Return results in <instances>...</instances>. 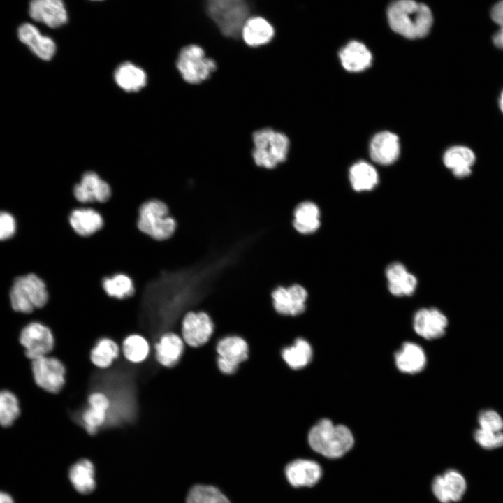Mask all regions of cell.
Returning a JSON list of instances; mask_svg holds the SVG:
<instances>
[{"mask_svg": "<svg viewBox=\"0 0 503 503\" xmlns=\"http://www.w3.org/2000/svg\"><path fill=\"white\" fill-rule=\"evenodd\" d=\"M386 18L395 33L408 39L425 37L433 24L430 8L416 0H393L386 9Z\"/></svg>", "mask_w": 503, "mask_h": 503, "instance_id": "cell-1", "label": "cell"}, {"mask_svg": "<svg viewBox=\"0 0 503 503\" xmlns=\"http://www.w3.org/2000/svg\"><path fill=\"white\" fill-rule=\"evenodd\" d=\"M310 448L328 458H338L346 454L353 446L354 438L345 425H335L330 419L321 418L307 432Z\"/></svg>", "mask_w": 503, "mask_h": 503, "instance_id": "cell-2", "label": "cell"}, {"mask_svg": "<svg viewBox=\"0 0 503 503\" xmlns=\"http://www.w3.org/2000/svg\"><path fill=\"white\" fill-rule=\"evenodd\" d=\"M9 298L13 310L29 314L47 305L50 295L45 280L35 273H29L14 280Z\"/></svg>", "mask_w": 503, "mask_h": 503, "instance_id": "cell-3", "label": "cell"}, {"mask_svg": "<svg viewBox=\"0 0 503 503\" xmlns=\"http://www.w3.org/2000/svg\"><path fill=\"white\" fill-rule=\"evenodd\" d=\"M252 138V156L258 166L272 169L286 160L290 142L284 133L265 128L255 131Z\"/></svg>", "mask_w": 503, "mask_h": 503, "instance_id": "cell-4", "label": "cell"}, {"mask_svg": "<svg viewBox=\"0 0 503 503\" xmlns=\"http://www.w3.org/2000/svg\"><path fill=\"white\" fill-rule=\"evenodd\" d=\"M209 16L226 36L237 38L249 18L246 0H206Z\"/></svg>", "mask_w": 503, "mask_h": 503, "instance_id": "cell-5", "label": "cell"}, {"mask_svg": "<svg viewBox=\"0 0 503 503\" xmlns=\"http://www.w3.org/2000/svg\"><path fill=\"white\" fill-rule=\"evenodd\" d=\"M137 226L141 232L152 238L163 240L173 235L177 224L164 202L151 199L140 205Z\"/></svg>", "mask_w": 503, "mask_h": 503, "instance_id": "cell-6", "label": "cell"}, {"mask_svg": "<svg viewBox=\"0 0 503 503\" xmlns=\"http://www.w3.org/2000/svg\"><path fill=\"white\" fill-rule=\"evenodd\" d=\"M176 67L184 81L198 84L210 77L217 64L212 59L206 57L201 47L191 44L180 50Z\"/></svg>", "mask_w": 503, "mask_h": 503, "instance_id": "cell-7", "label": "cell"}, {"mask_svg": "<svg viewBox=\"0 0 503 503\" xmlns=\"http://www.w3.org/2000/svg\"><path fill=\"white\" fill-rule=\"evenodd\" d=\"M216 364L224 375H233L249 356L247 341L238 335H227L219 338L215 345Z\"/></svg>", "mask_w": 503, "mask_h": 503, "instance_id": "cell-8", "label": "cell"}, {"mask_svg": "<svg viewBox=\"0 0 503 503\" xmlns=\"http://www.w3.org/2000/svg\"><path fill=\"white\" fill-rule=\"evenodd\" d=\"M214 332V322L204 311H189L180 322V334L188 347L198 348L205 345Z\"/></svg>", "mask_w": 503, "mask_h": 503, "instance_id": "cell-9", "label": "cell"}, {"mask_svg": "<svg viewBox=\"0 0 503 503\" xmlns=\"http://www.w3.org/2000/svg\"><path fill=\"white\" fill-rule=\"evenodd\" d=\"M31 370L37 386L50 393H58L66 384V367L56 357L48 355L31 360Z\"/></svg>", "mask_w": 503, "mask_h": 503, "instance_id": "cell-10", "label": "cell"}, {"mask_svg": "<svg viewBox=\"0 0 503 503\" xmlns=\"http://www.w3.org/2000/svg\"><path fill=\"white\" fill-rule=\"evenodd\" d=\"M20 342L27 358L31 360L49 355L55 340L52 330L41 322H31L21 331Z\"/></svg>", "mask_w": 503, "mask_h": 503, "instance_id": "cell-11", "label": "cell"}, {"mask_svg": "<svg viewBox=\"0 0 503 503\" xmlns=\"http://www.w3.org/2000/svg\"><path fill=\"white\" fill-rule=\"evenodd\" d=\"M272 306L279 315L298 316L306 310L308 292L299 284L277 286L271 292Z\"/></svg>", "mask_w": 503, "mask_h": 503, "instance_id": "cell-12", "label": "cell"}, {"mask_svg": "<svg viewBox=\"0 0 503 503\" xmlns=\"http://www.w3.org/2000/svg\"><path fill=\"white\" fill-rule=\"evenodd\" d=\"M73 194L81 205L105 203L112 195V188L107 180L92 170L85 172L73 187Z\"/></svg>", "mask_w": 503, "mask_h": 503, "instance_id": "cell-13", "label": "cell"}, {"mask_svg": "<svg viewBox=\"0 0 503 503\" xmlns=\"http://www.w3.org/2000/svg\"><path fill=\"white\" fill-rule=\"evenodd\" d=\"M432 490L440 502H457L462 500L466 492L467 481L459 471L450 469L435 476Z\"/></svg>", "mask_w": 503, "mask_h": 503, "instance_id": "cell-14", "label": "cell"}, {"mask_svg": "<svg viewBox=\"0 0 503 503\" xmlns=\"http://www.w3.org/2000/svg\"><path fill=\"white\" fill-rule=\"evenodd\" d=\"M186 344L177 332L167 330L156 342L154 349L157 363L163 367L173 368L182 359Z\"/></svg>", "mask_w": 503, "mask_h": 503, "instance_id": "cell-15", "label": "cell"}, {"mask_svg": "<svg viewBox=\"0 0 503 503\" xmlns=\"http://www.w3.org/2000/svg\"><path fill=\"white\" fill-rule=\"evenodd\" d=\"M29 15L38 22L57 28L68 21V13L63 0H31Z\"/></svg>", "mask_w": 503, "mask_h": 503, "instance_id": "cell-16", "label": "cell"}, {"mask_svg": "<svg viewBox=\"0 0 503 503\" xmlns=\"http://www.w3.org/2000/svg\"><path fill=\"white\" fill-rule=\"evenodd\" d=\"M19 40L38 58L50 61L54 56L57 46L54 40L43 34L37 27L31 23H23L17 29Z\"/></svg>", "mask_w": 503, "mask_h": 503, "instance_id": "cell-17", "label": "cell"}, {"mask_svg": "<svg viewBox=\"0 0 503 503\" xmlns=\"http://www.w3.org/2000/svg\"><path fill=\"white\" fill-rule=\"evenodd\" d=\"M415 332L426 340L441 337L448 325L446 316L437 308H422L414 316Z\"/></svg>", "mask_w": 503, "mask_h": 503, "instance_id": "cell-18", "label": "cell"}, {"mask_svg": "<svg viewBox=\"0 0 503 503\" xmlns=\"http://www.w3.org/2000/svg\"><path fill=\"white\" fill-rule=\"evenodd\" d=\"M289 483L294 487L313 486L321 479L322 469L319 464L309 459H296L285 468Z\"/></svg>", "mask_w": 503, "mask_h": 503, "instance_id": "cell-19", "label": "cell"}, {"mask_svg": "<svg viewBox=\"0 0 503 503\" xmlns=\"http://www.w3.org/2000/svg\"><path fill=\"white\" fill-rule=\"evenodd\" d=\"M321 214L319 205L312 201L300 202L293 212L292 225L298 233L313 235L321 226Z\"/></svg>", "mask_w": 503, "mask_h": 503, "instance_id": "cell-20", "label": "cell"}, {"mask_svg": "<svg viewBox=\"0 0 503 503\" xmlns=\"http://www.w3.org/2000/svg\"><path fill=\"white\" fill-rule=\"evenodd\" d=\"M372 159L381 165L394 163L400 153L399 138L390 131H381L372 139L370 145Z\"/></svg>", "mask_w": 503, "mask_h": 503, "instance_id": "cell-21", "label": "cell"}, {"mask_svg": "<svg viewBox=\"0 0 503 503\" xmlns=\"http://www.w3.org/2000/svg\"><path fill=\"white\" fill-rule=\"evenodd\" d=\"M68 221L73 230L82 237L96 233L103 226L101 214L88 205L74 208L68 216Z\"/></svg>", "mask_w": 503, "mask_h": 503, "instance_id": "cell-22", "label": "cell"}, {"mask_svg": "<svg viewBox=\"0 0 503 503\" xmlns=\"http://www.w3.org/2000/svg\"><path fill=\"white\" fill-rule=\"evenodd\" d=\"M339 58L344 69L351 72L364 71L370 66L372 55L367 46L356 40H351L339 51Z\"/></svg>", "mask_w": 503, "mask_h": 503, "instance_id": "cell-23", "label": "cell"}, {"mask_svg": "<svg viewBox=\"0 0 503 503\" xmlns=\"http://www.w3.org/2000/svg\"><path fill=\"white\" fill-rule=\"evenodd\" d=\"M386 277L388 290L393 296H409L416 291L417 279L401 263H391L386 268Z\"/></svg>", "mask_w": 503, "mask_h": 503, "instance_id": "cell-24", "label": "cell"}, {"mask_svg": "<svg viewBox=\"0 0 503 503\" xmlns=\"http://www.w3.org/2000/svg\"><path fill=\"white\" fill-rule=\"evenodd\" d=\"M280 355L288 367L298 371L307 367L312 362L314 350L308 340L298 337L291 344L281 349Z\"/></svg>", "mask_w": 503, "mask_h": 503, "instance_id": "cell-25", "label": "cell"}, {"mask_svg": "<svg viewBox=\"0 0 503 503\" xmlns=\"http://www.w3.org/2000/svg\"><path fill=\"white\" fill-rule=\"evenodd\" d=\"M395 363L398 369L402 372L416 374L425 367L426 356L421 346L407 342L395 353Z\"/></svg>", "mask_w": 503, "mask_h": 503, "instance_id": "cell-26", "label": "cell"}, {"mask_svg": "<svg viewBox=\"0 0 503 503\" xmlns=\"http://www.w3.org/2000/svg\"><path fill=\"white\" fill-rule=\"evenodd\" d=\"M114 80L124 91L136 92L145 87L147 77L141 67L131 61H124L116 68Z\"/></svg>", "mask_w": 503, "mask_h": 503, "instance_id": "cell-27", "label": "cell"}, {"mask_svg": "<svg viewBox=\"0 0 503 503\" xmlns=\"http://www.w3.org/2000/svg\"><path fill=\"white\" fill-rule=\"evenodd\" d=\"M475 154L467 147L456 145L448 149L444 154L443 161L446 168L451 169L458 178L469 176L471 168L475 162Z\"/></svg>", "mask_w": 503, "mask_h": 503, "instance_id": "cell-28", "label": "cell"}, {"mask_svg": "<svg viewBox=\"0 0 503 503\" xmlns=\"http://www.w3.org/2000/svg\"><path fill=\"white\" fill-rule=\"evenodd\" d=\"M241 35L248 45L258 47L269 43L275 35V30L265 18L252 17H249L245 22Z\"/></svg>", "mask_w": 503, "mask_h": 503, "instance_id": "cell-29", "label": "cell"}, {"mask_svg": "<svg viewBox=\"0 0 503 503\" xmlns=\"http://www.w3.org/2000/svg\"><path fill=\"white\" fill-rule=\"evenodd\" d=\"M121 347L113 339L103 337L99 339L90 350L89 359L99 369H108L119 357Z\"/></svg>", "mask_w": 503, "mask_h": 503, "instance_id": "cell-30", "label": "cell"}, {"mask_svg": "<svg viewBox=\"0 0 503 503\" xmlns=\"http://www.w3.org/2000/svg\"><path fill=\"white\" fill-rule=\"evenodd\" d=\"M94 467L88 459H81L73 464L69 470V479L79 493L87 494L94 490L96 483Z\"/></svg>", "mask_w": 503, "mask_h": 503, "instance_id": "cell-31", "label": "cell"}, {"mask_svg": "<svg viewBox=\"0 0 503 503\" xmlns=\"http://www.w3.org/2000/svg\"><path fill=\"white\" fill-rule=\"evenodd\" d=\"M121 352L128 362L140 364L149 357L150 344L145 336L133 333L126 335L122 340Z\"/></svg>", "mask_w": 503, "mask_h": 503, "instance_id": "cell-32", "label": "cell"}, {"mask_svg": "<svg viewBox=\"0 0 503 503\" xmlns=\"http://www.w3.org/2000/svg\"><path fill=\"white\" fill-rule=\"evenodd\" d=\"M349 180L355 191H370L378 184L379 177L372 165L365 161H359L351 167Z\"/></svg>", "mask_w": 503, "mask_h": 503, "instance_id": "cell-33", "label": "cell"}, {"mask_svg": "<svg viewBox=\"0 0 503 503\" xmlns=\"http://www.w3.org/2000/svg\"><path fill=\"white\" fill-rule=\"evenodd\" d=\"M102 286L109 297L117 300L128 298L135 292L132 279L124 273H117L103 278Z\"/></svg>", "mask_w": 503, "mask_h": 503, "instance_id": "cell-34", "label": "cell"}, {"mask_svg": "<svg viewBox=\"0 0 503 503\" xmlns=\"http://www.w3.org/2000/svg\"><path fill=\"white\" fill-rule=\"evenodd\" d=\"M20 414L17 397L9 391H0V425L4 428L12 425Z\"/></svg>", "mask_w": 503, "mask_h": 503, "instance_id": "cell-35", "label": "cell"}, {"mask_svg": "<svg viewBox=\"0 0 503 503\" xmlns=\"http://www.w3.org/2000/svg\"><path fill=\"white\" fill-rule=\"evenodd\" d=\"M187 503H230V502L217 488L196 485L189 492Z\"/></svg>", "mask_w": 503, "mask_h": 503, "instance_id": "cell-36", "label": "cell"}, {"mask_svg": "<svg viewBox=\"0 0 503 503\" xmlns=\"http://www.w3.org/2000/svg\"><path fill=\"white\" fill-rule=\"evenodd\" d=\"M108 411L99 408L87 406L81 414L84 428L89 435L95 434L105 423Z\"/></svg>", "mask_w": 503, "mask_h": 503, "instance_id": "cell-37", "label": "cell"}, {"mask_svg": "<svg viewBox=\"0 0 503 503\" xmlns=\"http://www.w3.org/2000/svg\"><path fill=\"white\" fill-rule=\"evenodd\" d=\"M476 442L483 449L492 450L503 446V432L477 429L474 434Z\"/></svg>", "mask_w": 503, "mask_h": 503, "instance_id": "cell-38", "label": "cell"}, {"mask_svg": "<svg viewBox=\"0 0 503 503\" xmlns=\"http://www.w3.org/2000/svg\"><path fill=\"white\" fill-rule=\"evenodd\" d=\"M479 428L495 432L503 430V419L495 411L485 409L481 411L478 416Z\"/></svg>", "mask_w": 503, "mask_h": 503, "instance_id": "cell-39", "label": "cell"}, {"mask_svg": "<svg viewBox=\"0 0 503 503\" xmlns=\"http://www.w3.org/2000/svg\"><path fill=\"white\" fill-rule=\"evenodd\" d=\"M17 228L15 217L8 212L0 211V240L12 238Z\"/></svg>", "mask_w": 503, "mask_h": 503, "instance_id": "cell-40", "label": "cell"}, {"mask_svg": "<svg viewBox=\"0 0 503 503\" xmlns=\"http://www.w3.org/2000/svg\"><path fill=\"white\" fill-rule=\"evenodd\" d=\"M111 402L109 397L102 391H94L87 397V405L108 411Z\"/></svg>", "mask_w": 503, "mask_h": 503, "instance_id": "cell-41", "label": "cell"}, {"mask_svg": "<svg viewBox=\"0 0 503 503\" xmlns=\"http://www.w3.org/2000/svg\"><path fill=\"white\" fill-rule=\"evenodd\" d=\"M490 17L499 27L503 26V0L497 1L493 6Z\"/></svg>", "mask_w": 503, "mask_h": 503, "instance_id": "cell-42", "label": "cell"}, {"mask_svg": "<svg viewBox=\"0 0 503 503\" xmlns=\"http://www.w3.org/2000/svg\"><path fill=\"white\" fill-rule=\"evenodd\" d=\"M493 43L497 48L503 50V26L500 27L499 29L493 34Z\"/></svg>", "mask_w": 503, "mask_h": 503, "instance_id": "cell-43", "label": "cell"}, {"mask_svg": "<svg viewBox=\"0 0 503 503\" xmlns=\"http://www.w3.org/2000/svg\"><path fill=\"white\" fill-rule=\"evenodd\" d=\"M0 503H15L13 497L8 493L0 491Z\"/></svg>", "mask_w": 503, "mask_h": 503, "instance_id": "cell-44", "label": "cell"}, {"mask_svg": "<svg viewBox=\"0 0 503 503\" xmlns=\"http://www.w3.org/2000/svg\"><path fill=\"white\" fill-rule=\"evenodd\" d=\"M499 105L501 111L503 112V90L500 94V97L499 99Z\"/></svg>", "mask_w": 503, "mask_h": 503, "instance_id": "cell-45", "label": "cell"}, {"mask_svg": "<svg viewBox=\"0 0 503 503\" xmlns=\"http://www.w3.org/2000/svg\"><path fill=\"white\" fill-rule=\"evenodd\" d=\"M92 1H102V0H92Z\"/></svg>", "mask_w": 503, "mask_h": 503, "instance_id": "cell-46", "label": "cell"}]
</instances>
